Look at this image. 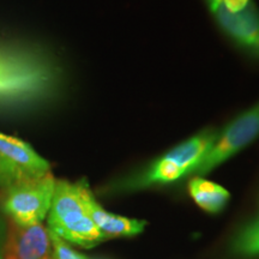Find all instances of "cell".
Returning <instances> with one entry per match:
<instances>
[{
    "instance_id": "obj_10",
    "label": "cell",
    "mask_w": 259,
    "mask_h": 259,
    "mask_svg": "<svg viewBox=\"0 0 259 259\" xmlns=\"http://www.w3.org/2000/svg\"><path fill=\"white\" fill-rule=\"evenodd\" d=\"M189 192L199 208L211 213L221 211L231 198V194L225 187L200 177H194L190 180Z\"/></svg>"
},
{
    "instance_id": "obj_1",
    "label": "cell",
    "mask_w": 259,
    "mask_h": 259,
    "mask_svg": "<svg viewBox=\"0 0 259 259\" xmlns=\"http://www.w3.org/2000/svg\"><path fill=\"white\" fill-rule=\"evenodd\" d=\"M63 84L61 70L46 52L0 45V106H31L53 100Z\"/></svg>"
},
{
    "instance_id": "obj_13",
    "label": "cell",
    "mask_w": 259,
    "mask_h": 259,
    "mask_svg": "<svg viewBox=\"0 0 259 259\" xmlns=\"http://www.w3.org/2000/svg\"><path fill=\"white\" fill-rule=\"evenodd\" d=\"M50 233L52 244H53L54 259H89L88 257H85V255L74 251L66 241L54 234V233H52L51 231Z\"/></svg>"
},
{
    "instance_id": "obj_8",
    "label": "cell",
    "mask_w": 259,
    "mask_h": 259,
    "mask_svg": "<svg viewBox=\"0 0 259 259\" xmlns=\"http://www.w3.org/2000/svg\"><path fill=\"white\" fill-rule=\"evenodd\" d=\"M0 154L27 178H40L51 171L48 161L41 157L28 143L16 137L0 134Z\"/></svg>"
},
{
    "instance_id": "obj_7",
    "label": "cell",
    "mask_w": 259,
    "mask_h": 259,
    "mask_svg": "<svg viewBox=\"0 0 259 259\" xmlns=\"http://www.w3.org/2000/svg\"><path fill=\"white\" fill-rule=\"evenodd\" d=\"M4 259H54L50 229L42 223L22 227L9 220Z\"/></svg>"
},
{
    "instance_id": "obj_9",
    "label": "cell",
    "mask_w": 259,
    "mask_h": 259,
    "mask_svg": "<svg viewBox=\"0 0 259 259\" xmlns=\"http://www.w3.org/2000/svg\"><path fill=\"white\" fill-rule=\"evenodd\" d=\"M88 211L92 220L100 232L107 239L119 238V236L137 235L144 231L147 222L142 220L128 219L125 216L115 215V213L106 211L105 209L96 202L93 192L88 197Z\"/></svg>"
},
{
    "instance_id": "obj_3",
    "label": "cell",
    "mask_w": 259,
    "mask_h": 259,
    "mask_svg": "<svg viewBox=\"0 0 259 259\" xmlns=\"http://www.w3.org/2000/svg\"><path fill=\"white\" fill-rule=\"evenodd\" d=\"M218 136V130L208 128L200 131L170 149L143 170L125 178L116 184L114 190L131 192L154 185L169 184L190 176L210 150Z\"/></svg>"
},
{
    "instance_id": "obj_6",
    "label": "cell",
    "mask_w": 259,
    "mask_h": 259,
    "mask_svg": "<svg viewBox=\"0 0 259 259\" xmlns=\"http://www.w3.org/2000/svg\"><path fill=\"white\" fill-rule=\"evenodd\" d=\"M259 137V102L239 114L219 132L210 150L206 153L199 164L194 168L192 174L204 176L215 169L228 158L251 144Z\"/></svg>"
},
{
    "instance_id": "obj_2",
    "label": "cell",
    "mask_w": 259,
    "mask_h": 259,
    "mask_svg": "<svg viewBox=\"0 0 259 259\" xmlns=\"http://www.w3.org/2000/svg\"><path fill=\"white\" fill-rule=\"evenodd\" d=\"M92 193L85 180L69 183L57 180L48 212V229L66 242L90 248L105 241L90 218L88 197Z\"/></svg>"
},
{
    "instance_id": "obj_14",
    "label": "cell",
    "mask_w": 259,
    "mask_h": 259,
    "mask_svg": "<svg viewBox=\"0 0 259 259\" xmlns=\"http://www.w3.org/2000/svg\"><path fill=\"white\" fill-rule=\"evenodd\" d=\"M9 221L5 219L4 212L0 210V259H4L5 255V245L8 239Z\"/></svg>"
},
{
    "instance_id": "obj_11",
    "label": "cell",
    "mask_w": 259,
    "mask_h": 259,
    "mask_svg": "<svg viewBox=\"0 0 259 259\" xmlns=\"http://www.w3.org/2000/svg\"><path fill=\"white\" fill-rule=\"evenodd\" d=\"M233 248L236 253L245 257L259 255V216L239 233L233 244Z\"/></svg>"
},
{
    "instance_id": "obj_12",
    "label": "cell",
    "mask_w": 259,
    "mask_h": 259,
    "mask_svg": "<svg viewBox=\"0 0 259 259\" xmlns=\"http://www.w3.org/2000/svg\"><path fill=\"white\" fill-rule=\"evenodd\" d=\"M23 178L27 177H24L15 164H12L8 158L0 154V189L6 190L16 181L23 179Z\"/></svg>"
},
{
    "instance_id": "obj_4",
    "label": "cell",
    "mask_w": 259,
    "mask_h": 259,
    "mask_svg": "<svg viewBox=\"0 0 259 259\" xmlns=\"http://www.w3.org/2000/svg\"><path fill=\"white\" fill-rule=\"evenodd\" d=\"M57 180L47 173L40 178H23L4 190L2 211L22 227L42 223L51 209Z\"/></svg>"
},
{
    "instance_id": "obj_5",
    "label": "cell",
    "mask_w": 259,
    "mask_h": 259,
    "mask_svg": "<svg viewBox=\"0 0 259 259\" xmlns=\"http://www.w3.org/2000/svg\"><path fill=\"white\" fill-rule=\"evenodd\" d=\"M223 32L259 59V11L253 0H205Z\"/></svg>"
}]
</instances>
